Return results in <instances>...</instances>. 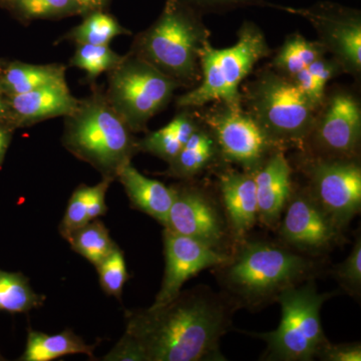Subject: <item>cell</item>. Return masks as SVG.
Segmentation results:
<instances>
[{
	"mask_svg": "<svg viewBox=\"0 0 361 361\" xmlns=\"http://www.w3.org/2000/svg\"><path fill=\"white\" fill-rule=\"evenodd\" d=\"M326 54L318 40L311 42L303 35L294 33L287 37L277 51L273 59V66L278 73L290 78Z\"/></svg>",
	"mask_w": 361,
	"mask_h": 361,
	"instance_id": "obj_24",
	"label": "cell"
},
{
	"mask_svg": "<svg viewBox=\"0 0 361 361\" xmlns=\"http://www.w3.org/2000/svg\"><path fill=\"white\" fill-rule=\"evenodd\" d=\"M94 346L85 343L71 330L58 334H47L28 330L25 353L20 361H51L70 355H85L94 357Z\"/></svg>",
	"mask_w": 361,
	"mask_h": 361,
	"instance_id": "obj_21",
	"label": "cell"
},
{
	"mask_svg": "<svg viewBox=\"0 0 361 361\" xmlns=\"http://www.w3.org/2000/svg\"><path fill=\"white\" fill-rule=\"evenodd\" d=\"M220 191L232 232L236 238H243L258 220L253 173H225L220 177Z\"/></svg>",
	"mask_w": 361,
	"mask_h": 361,
	"instance_id": "obj_18",
	"label": "cell"
},
{
	"mask_svg": "<svg viewBox=\"0 0 361 361\" xmlns=\"http://www.w3.org/2000/svg\"><path fill=\"white\" fill-rule=\"evenodd\" d=\"M258 219L276 227L292 194V169L283 152L275 151L253 172Z\"/></svg>",
	"mask_w": 361,
	"mask_h": 361,
	"instance_id": "obj_17",
	"label": "cell"
},
{
	"mask_svg": "<svg viewBox=\"0 0 361 361\" xmlns=\"http://www.w3.org/2000/svg\"><path fill=\"white\" fill-rule=\"evenodd\" d=\"M336 276L349 292L358 293L361 287V239L358 237L350 255L337 265Z\"/></svg>",
	"mask_w": 361,
	"mask_h": 361,
	"instance_id": "obj_33",
	"label": "cell"
},
{
	"mask_svg": "<svg viewBox=\"0 0 361 361\" xmlns=\"http://www.w3.org/2000/svg\"><path fill=\"white\" fill-rule=\"evenodd\" d=\"M279 9L302 16L317 32L318 42L331 54L343 73L357 75L361 73V13L358 9L318 2L307 8L280 6Z\"/></svg>",
	"mask_w": 361,
	"mask_h": 361,
	"instance_id": "obj_9",
	"label": "cell"
},
{
	"mask_svg": "<svg viewBox=\"0 0 361 361\" xmlns=\"http://www.w3.org/2000/svg\"><path fill=\"white\" fill-rule=\"evenodd\" d=\"M269 54L264 33L251 21L242 25L236 44L232 47L216 49L208 42L200 54V80L178 97V108H202L214 102L231 109L242 108V82L254 66Z\"/></svg>",
	"mask_w": 361,
	"mask_h": 361,
	"instance_id": "obj_4",
	"label": "cell"
},
{
	"mask_svg": "<svg viewBox=\"0 0 361 361\" xmlns=\"http://www.w3.org/2000/svg\"><path fill=\"white\" fill-rule=\"evenodd\" d=\"M310 137L324 158L349 159L360 142L361 106L357 97L338 92L324 102Z\"/></svg>",
	"mask_w": 361,
	"mask_h": 361,
	"instance_id": "obj_12",
	"label": "cell"
},
{
	"mask_svg": "<svg viewBox=\"0 0 361 361\" xmlns=\"http://www.w3.org/2000/svg\"><path fill=\"white\" fill-rule=\"evenodd\" d=\"M113 182L114 180L110 179V178H103V180L99 184L90 186V221L99 219L101 216L106 215V211H108L106 204V195Z\"/></svg>",
	"mask_w": 361,
	"mask_h": 361,
	"instance_id": "obj_37",
	"label": "cell"
},
{
	"mask_svg": "<svg viewBox=\"0 0 361 361\" xmlns=\"http://www.w3.org/2000/svg\"><path fill=\"white\" fill-rule=\"evenodd\" d=\"M2 66V63H1V61H0V66Z\"/></svg>",
	"mask_w": 361,
	"mask_h": 361,
	"instance_id": "obj_42",
	"label": "cell"
},
{
	"mask_svg": "<svg viewBox=\"0 0 361 361\" xmlns=\"http://www.w3.org/2000/svg\"><path fill=\"white\" fill-rule=\"evenodd\" d=\"M6 99L7 115L4 123L14 129L68 116L78 103V99L71 94L66 82L44 85Z\"/></svg>",
	"mask_w": 361,
	"mask_h": 361,
	"instance_id": "obj_16",
	"label": "cell"
},
{
	"mask_svg": "<svg viewBox=\"0 0 361 361\" xmlns=\"http://www.w3.org/2000/svg\"><path fill=\"white\" fill-rule=\"evenodd\" d=\"M104 361H148L146 353L139 341L134 336L125 332L120 341L116 344L108 355H104Z\"/></svg>",
	"mask_w": 361,
	"mask_h": 361,
	"instance_id": "obj_35",
	"label": "cell"
},
{
	"mask_svg": "<svg viewBox=\"0 0 361 361\" xmlns=\"http://www.w3.org/2000/svg\"><path fill=\"white\" fill-rule=\"evenodd\" d=\"M204 121L222 155L246 172L253 173L273 148L258 123L242 108L220 104L204 114Z\"/></svg>",
	"mask_w": 361,
	"mask_h": 361,
	"instance_id": "obj_11",
	"label": "cell"
},
{
	"mask_svg": "<svg viewBox=\"0 0 361 361\" xmlns=\"http://www.w3.org/2000/svg\"><path fill=\"white\" fill-rule=\"evenodd\" d=\"M342 73L343 71L336 59L322 56L289 80L317 110H320L325 102L327 85Z\"/></svg>",
	"mask_w": 361,
	"mask_h": 361,
	"instance_id": "obj_25",
	"label": "cell"
},
{
	"mask_svg": "<svg viewBox=\"0 0 361 361\" xmlns=\"http://www.w3.org/2000/svg\"><path fill=\"white\" fill-rule=\"evenodd\" d=\"M4 1H6V0H4Z\"/></svg>",
	"mask_w": 361,
	"mask_h": 361,
	"instance_id": "obj_43",
	"label": "cell"
},
{
	"mask_svg": "<svg viewBox=\"0 0 361 361\" xmlns=\"http://www.w3.org/2000/svg\"><path fill=\"white\" fill-rule=\"evenodd\" d=\"M23 20H52L85 16L77 0H6Z\"/></svg>",
	"mask_w": 361,
	"mask_h": 361,
	"instance_id": "obj_29",
	"label": "cell"
},
{
	"mask_svg": "<svg viewBox=\"0 0 361 361\" xmlns=\"http://www.w3.org/2000/svg\"><path fill=\"white\" fill-rule=\"evenodd\" d=\"M66 240L73 251L94 266L99 265L118 247L106 226L99 219L90 221L71 232Z\"/></svg>",
	"mask_w": 361,
	"mask_h": 361,
	"instance_id": "obj_26",
	"label": "cell"
},
{
	"mask_svg": "<svg viewBox=\"0 0 361 361\" xmlns=\"http://www.w3.org/2000/svg\"><path fill=\"white\" fill-rule=\"evenodd\" d=\"M44 296L33 290L25 275L0 269V311L26 313L44 304Z\"/></svg>",
	"mask_w": 361,
	"mask_h": 361,
	"instance_id": "obj_28",
	"label": "cell"
},
{
	"mask_svg": "<svg viewBox=\"0 0 361 361\" xmlns=\"http://www.w3.org/2000/svg\"><path fill=\"white\" fill-rule=\"evenodd\" d=\"M202 14L182 0H167L158 20L135 35L130 54L155 66L180 87L196 85L201 78V51L210 42Z\"/></svg>",
	"mask_w": 361,
	"mask_h": 361,
	"instance_id": "obj_2",
	"label": "cell"
},
{
	"mask_svg": "<svg viewBox=\"0 0 361 361\" xmlns=\"http://www.w3.org/2000/svg\"><path fill=\"white\" fill-rule=\"evenodd\" d=\"M7 115V103L6 97L0 92V122H4Z\"/></svg>",
	"mask_w": 361,
	"mask_h": 361,
	"instance_id": "obj_40",
	"label": "cell"
},
{
	"mask_svg": "<svg viewBox=\"0 0 361 361\" xmlns=\"http://www.w3.org/2000/svg\"><path fill=\"white\" fill-rule=\"evenodd\" d=\"M223 270V281L235 295L247 303L260 304L276 298L282 291L310 276L312 263L308 259L265 243L246 242Z\"/></svg>",
	"mask_w": 361,
	"mask_h": 361,
	"instance_id": "obj_6",
	"label": "cell"
},
{
	"mask_svg": "<svg viewBox=\"0 0 361 361\" xmlns=\"http://www.w3.org/2000/svg\"><path fill=\"white\" fill-rule=\"evenodd\" d=\"M116 180L123 185L132 205L137 210L146 213L160 222L167 225L169 213L175 198V190L154 179L141 174L132 165V161L125 164L118 170Z\"/></svg>",
	"mask_w": 361,
	"mask_h": 361,
	"instance_id": "obj_19",
	"label": "cell"
},
{
	"mask_svg": "<svg viewBox=\"0 0 361 361\" xmlns=\"http://www.w3.org/2000/svg\"><path fill=\"white\" fill-rule=\"evenodd\" d=\"M6 360V358L4 357V355H1V353H0V361Z\"/></svg>",
	"mask_w": 361,
	"mask_h": 361,
	"instance_id": "obj_41",
	"label": "cell"
},
{
	"mask_svg": "<svg viewBox=\"0 0 361 361\" xmlns=\"http://www.w3.org/2000/svg\"><path fill=\"white\" fill-rule=\"evenodd\" d=\"M218 152L210 130L198 127L164 174L178 179L193 178L212 163Z\"/></svg>",
	"mask_w": 361,
	"mask_h": 361,
	"instance_id": "obj_23",
	"label": "cell"
},
{
	"mask_svg": "<svg viewBox=\"0 0 361 361\" xmlns=\"http://www.w3.org/2000/svg\"><path fill=\"white\" fill-rule=\"evenodd\" d=\"M182 1L194 7L202 13H224L233 9L251 6L279 8V6H275L266 0H182Z\"/></svg>",
	"mask_w": 361,
	"mask_h": 361,
	"instance_id": "obj_34",
	"label": "cell"
},
{
	"mask_svg": "<svg viewBox=\"0 0 361 361\" xmlns=\"http://www.w3.org/2000/svg\"><path fill=\"white\" fill-rule=\"evenodd\" d=\"M164 250L165 274L160 291L149 308L161 307L171 302L179 295L183 285L190 278L208 268L220 267L231 257L167 228L164 230Z\"/></svg>",
	"mask_w": 361,
	"mask_h": 361,
	"instance_id": "obj_13",
	"label": "cell"
},
{
	"mask_svg": "<svg viewBox=\"0 0 361 361\" xmlns=\"http://www.w3.org/2000/svg\"><path fill=\"white\" fill-rule=\"evenodd\" d=\"M285 208L280 234L286 243L300 250L319 251L336 241L341 230L310 193L291 194Z\"/></svg>",
	"mask_w": 361,
	"mask_h": 361,
	"instance_id": "obj_15",
	"label": "cell"
},
{
	"mask_svg": "<svg viewBox=\"0 0 361 361\" xmlns=\"http://www.w3.org/2000/svg\"><path fill=\"white\" fill-rule=\"evenodd\" d=\"M310 178V196L341 231L360 211V166L349 159H318Z\"/></svg>",
	"mask_w": 361,
	"mask_h": 361,
	"instance_id": "obj_10",
	"label": "cell"
},
{
	"mask_svg": "<svg viewBox=\"0 0 361 361\" xmlns=\"http://www.w3.org/2000/svg\"><path fill=\"white\" fill-rule=\"evenodd\" d=\"M198 123L187 111L178 114L165 127L148 133L137 142L140 152L152 154L170 163L198 128Z\"/></svg>",
	"mask_w": 361,
	"mask_h": 361,
	"instance_id": "obj_22",
	"label": "cell"
},
{
	"mask_svg": "<svg viewBox=\"0 0 361 361\" xmlns=\"http://www.w3.org/2000/svg\"><path fill=\"white\" fill-rule=\"evenodd\" d=\"M180 85L155 66L128 52L108 73L104 96L132 132H145L148 123L170 103Z\"/></svg>",
	"mask_w": 361,
	"mask_h": 361,
	"instance_id": "obj_8",
	"label": "cell"
},
{
	"mask_svg": "<svg viewBox=\"0 0 361 361\" xmlns=\"http://www.w3.org/2000/svg\"><path fill=\"white\" fill-rule=\"evenodd\" d=\"M229 304L211 292H180L158 308L129 312L126 332L148 361L223 360L221 337L230 326Z\"/></svg>",
	"mask_w": 361,
	"mask_h": 361,
	"instance_id": "obj_1",
	"label": "cell"
},
{
	"mask_svg": "<svg viewBox=\"0 0 361 361\" xmlns=\"http://www.w3.org/2000/svg\"><path fill=\"white\" fill-rule=\"evenodd\" d=\"M85 16L80 25L66 33L65 39L75 44L109 45L115 37L130 33L115 16L104 11H92Z\"/></svg>",
	"mask_w": 361,
	"mask_h": 361,
	"instance_id": "obj_27",
	"label": "cell"
},
{
	"mask_svg": "<svg viewBox=\"0 0 361 361\" xmlns=\"http://www.w3.org/2000/svg\"><path fill=\"white\" fill-rule=\"evenodd\" d=\"M330 293H318L313 282L289 287L276 297L281 305V322L274 331L258 334L267 343L265 360L310 361L327 343L320 319L323 304Z\"/></svg>",
	"mask_w": 361,
	"mask_h": 361,
	"instance_id": "obj_7",
	"label": "cell"
},
{
	"mask_svg": "<svg viewBox=\"0 0 361 361\" xmlns=\"http://www.w3.org/2000/svg\"><path fill=\"white\" fill-rule=\"evenodd\" d=\"M77 1L84 9L85 16H87L92 11H104L111 0H77Z\"/></svg>",
	"mask_w": 361,
	"mask_h": 361,
	"instance_id": "obj_39",
	"label": "cell"
},
{
	"mask_svg": "<svg viewBox=\"0 0 361 361\" xmlns=\"http://www.w3.org/2000/svg\"><path fill=\"white\" fill-rule=\"evenodd\" d=\"M14 128L8 123L0 122V167L6 158L7 149L13 139Z\"/></svg>",
	"mask_w": 361,
	"mask_h": 361,
	"instance_id": "obj_38",
	"label": "cell"
},
{
	"mask_svg": "<svg viewBox=\"0 0 361 361\" xmlns=\"http://www.w3.org/2000/svg\"><path fill=\"white\" fill-rule=\"evenodd\" d=\"M318 357L326 361H360V343L330 344L327 342Z\"/></svg>",
	"mask_w": 361,
	"mask_h": 361,
	"instance_id": "obj_36",
	"label": "cell"
},
{
	"mask_svg": "<svg viewBox=\"0 0 361 361\" xmlns=\"http://www.w3.org/2000/svg\"><path fill=\"white\" fill-rule=\"evenodd\" d=\"M89 196L90 186L87 185H80L73 191L68 201L65 217L59 226V233L63 238H68L71 232L90 222Z\"/></svg>",
	"mask_w": 361,
	"mask_h": 361,
	"instance_id": "obj_32",
	"label": "cell"
},
{
	"mask_svg": "<svg viewBox=\"0 0 361 361\" xmlns=\"http://www.w3.org/2000/svg\"><path fill=\"white\" fill-rule=\"evenodd\" d=\"M96 267L99 284L103 290L108 295L121 299L123 286L130 278L123 251L116 247L115 250Z\"/></svg>",
	"mask_w": 361,
	"mask_h": 361,
	"instance_id": "obj_31",
	"label": "cell"
},
{
	"mask_svg": "<svg viewBox=\"0 0 361 361\" xmlns=\"http://www.w3.org/2000/svg\"><path fill=\"white\" fill-rule=\"evenodd\" d=\"M63 118V147L103 178L115 180L118 170L140 152L139 140L99 87L78 99L75 110Z\"/></svg>",
	"mask_w": 361,
	"mask_h": 361,
	"instance_id": "obj_3",
	"label": "cell"
},
{
	"mask_svg": "<svg viewBox=\"0 0 361 361\" xmlns=\"http://www.w3.org/2000/svg\"><path fill=\"white\" fill-rule=\"evenodd\" d=\"M165 228L223 252L227 230L217 206L203 191L194 187H176Z\"/></svg>",
	"mask_w": 361,
	"mask_h": 361,
	"instance_id": "obj_14",
	"label": "cell"
},
{
	"mask_svg": "<svg viewBox=\"0 0 361 361\" xmlns=\"http://www.w3.org/2000/svg\"><path fill=\"white\" fill-rule=\"evenodd\" d=\"M241 97L247 113L274 148L300 146L310 139L319 110L288 78L275 71H263L247 85Z\"/></svg>",
	"mask_w": 361,
	"mask_h": 361,
	"instance_id": "obj_5",
	"label": "cell"
},
{
	"mask_svg": "<svg viewBox=\"0 0 361 361\" xmlns=\"http://www.w3.org/2000/svg\"><path fill=\"white\" fill-rule=\"evenodd\" d=\"M63 65H32L14 61L0 66V92L4 97L16 96L56 82H66Z\"/></svg>",
	"mask_w": 361,
	"mask_h": 361,
	"instance_id": "obj_20",
	"label": "cell"
},
{
	"mask_svg": "<svg viewBox=\"0 0 361 361\" xmlns=\"http://www.w3.org/2000/svg\"><path fill=\"white\" fill-rule=\"evenodd\" d=\"M123 56L116 54L109 45L77 44L71 65L85 71L90 80L102 73L113 71L122 61Z\"/></svg>",
	"mask_w": 361,
	"mask_h": 361,
	"instance_id": "obj_30",
	"label": "cell"
}]
</instances>
